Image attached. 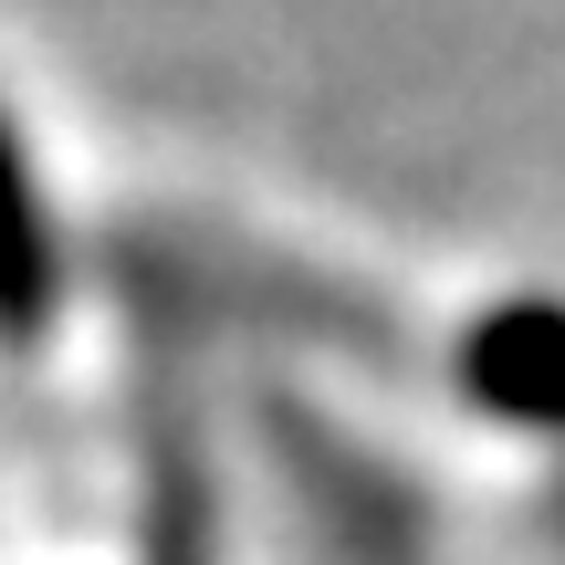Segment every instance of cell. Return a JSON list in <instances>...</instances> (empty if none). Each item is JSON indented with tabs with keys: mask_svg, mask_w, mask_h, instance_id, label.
I'll list each match as a JSON object with an SVG mask.
<instances>
[{
	"mask_svg": "<svg viewBox=\"0 0 565 565\" xmlns=\"http://www.w3.org/2000/svg\"><path fill=\"white\" fill-rule=\"evenodd\" d=\"M450 377H461V408H482L503 429H545L555 419V315H545V294H513L492 315H471Z\"/></svg>",
	"mask_w": 565,
	"mask_h": 565,
	"instance_id": "1",
	"label": "cell"
},
{
	"mask_svg": "<svg viewBox=\"0 0 565 565\" xmlns=\"http://www.w3.org/2000/svg\"><path fill=\"white\" fill-rule=\"evenodd\" d=\"M53 315H63V242H53V210H42L32 147L0 105V345H42Z\"/></svg>",
	"mask_w": 565,
	"mask_h": 565,
	"instance_id": "2",
	"label": "cell"
},
{
	"mask_svg": "<svg viewBox=\"0 0 565 565\" xmlns=\"http://www.w3.org/2000/svg\"><path fill=\"white\" fill-rule=\"evenodd\" d=\"M221 555V503H210L200 482V450H189V429L147 419V471H137V565H210Z\"/></svg>",
	"mask_w": 565,
	"mask_h": 565,
	"instance_id": "3",
	"label": "cell"
}]
</instances>
